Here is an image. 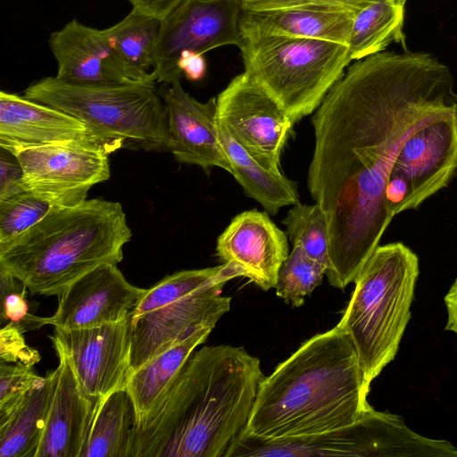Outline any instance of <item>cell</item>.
<instances>
[{"label": "cell", "mask_w": 457, "mask_h": 457, "mask_svg": "<svg viewBox=\"0 0 457 457\" xmlns=\"http://www.w3.org/2000/svg\"><path fill=\"white\" fill-rule=\"evenodd\" d=\"M455 112L450 70L425 53L381 52L358 60L325 96L312 118L307 185L327 220L332 287L354 281L392 220L385 189L403 143Z\"/></svg>", "instance_id": "cell-1"}, {"label": "cell", "mask_w": 457, "mask_h": 457, "mask_svg": "<svg viewBox=\"0 0 457 457\" xmlns=\"http://www.w3.org/2000/svg\"><path fill=\"white\" fill-rule=\"evenodd\" d=\"M264 377L244 347L195 350L157 409L136 426L129 457H226Z\"/></svg>", "instance_id": "cell-2"}, {"label": "cell", "mask_w": 457, "mask_h": 457, "mask_svg": "<svg viewBox=\"0 0 457 457\" xmlns=\"http://www.w3.org/2000/svg\"><path fill=\"white\" fill-rule=\"evenodd\" d=\"M356 351L337 325L313 336L262 380L245 433L305 437L348 426L371 406Z\"/></svg>", "instance_id": "cell-3"}, {"label": "cell", "mask_w": 457, "mask_h": 457, "mask_svg": "<svg viewBox=\"0 0 457 457\" xmlns=\"http://www.w3.org/2000/svg\"><path fill=\"white\" fill-rule=\"evenodd\" d=\"M131 236L118 202L54 205L32 228L0 244V267L32 294L60 295L95 268L121 262Z\"/></svg>", "instance_id": "cell-4"}, {"label": "cell", "mask_w": 457, "mask_h": 457, "mask_svg": "<svg viewBox=\"0 0 457 457\" xmlns=\"http://www.w3.org/2000/svg\"><path fill=\"white\" fill-rule=\"evenodd\" d=\"M419 271L411 249L402 242L389 243L375 249L353 281L337 325L352 341L368 386L398 352Z\"/></svg>", "instance_id": "cell-5"}, {"label": "cell", "mask_w": 457, "mask_h": 457, "mask_svg": "<svg viewBox=\"0 0 457 457\" xmlns=\"http://www.w3.org/2000/svg\"><path fill=\"white\" fill-rule=\"evenodd\" d=\"M23 96L79 119L113 151H169L167 112L155 82L80 86L46 77Z\"/></svg>", "instance_id": "cell-6"}, {"label": "cell", "mask_w": 457, "mask_h": 457, "mask_svg": "<svg viewBox=\"0 0 457 457\" xmlns=\"http://www.w3.org/2000/svg\"><path fill=\"white\" fill-rule=\"evenodd\" d=\"M245 72L295 122L317 110L345 73V45L240 29Z\"/></svg>", "instance_id": "cell-7"}, {"label": "cell", "mask_w": 457, "mask_h": 457, "mask_svg": "<svg viewBox=\"0 0 457 457\" xmlns=\"http://www.w3.org/2000/svg\"><path fill=\"white\" fill-rule=\"evenodd\" d=\"M457 170V112L425 124L403 143L389 172L385 204L393 219L445 187Z\"/></svg>", "instance_id": "cell-8"}, {"label": "cell", "mask_w": 457, "mask_h": 457, "mask_svg": "<svg viewBox=\"0 0 457 457\" xmlns=\"http://www.w3.org/2000/svg\"><path fill=\"white\" fill-rule=\"evenodd\" d=\"M10 153L23 170L24 188L54 205L79 204L93 186L110 178L111 151L99 143L62 142Z\"/></svg>", "instance_id": "cell-9"}, {"label": "cell", "mask_w": 457, "mask_h": 457, "mask_svg": "<svg viewBox=\"0 0 457 457\" xmlns=\"http://www.w3.org/2000/svg\"><path fill=\"white\" fill-rule=\"evenodd\" d=\"M239 0H186L161 21L153 72L156 83L180 81L178 62L185 52L204 54L241 45Z\"/></svg>", "instance_id": "cell-10"}, {"label": "cell", "mask_w": 457, "mask_h": 457, "mask_svg": "<svg viewBox=\"0 0 457 457\" xmlns=\"http://www.w3.org/2000/svg\"><path fill=\"white\" fill-rule=\"evenodd\" d=\"M217 120L262 167L279 170L280 156L295 121L245 71L217 96Z\"/></svg>", "instance_id": "cell-11"}, {"label": "cell", "mask_w": 457, "mask_h": 457, "mask_svg": "<svg viewBox=\"0 0 457 457\" xmlns=\"http://www.w3.org/2000/svg\"><path fill=\"white\" fill-rule=\"evenodd\" d=\"M131 315L87 328L54 327L51 340L57 354L67 359L83 390L93 398L103 400L126 387L132 373Z\"/></svg>", "instance_id": "cell-12"}, {"label": "cell", "mask_w": 457, "mask_h": 457, "mask_svg": "<svg viewBox=\"0 0 457 457\" xmlns=\"http://www.w3.org/2000/svg\"><path fill=\"white\" fill-rule=\"evenodd\" d=\"M229 277L149 312L131 315L132 372L203 328H214L230 310L231 298L222 295Z\"/></svg>", "instance_id": "cell-13"}, {"label": "cell", "mask_w": 457, "mask_h": 457, "mask_svg": "<svg viewBox=\"0 0 457 457\" xmlns=\"http://www.w3.org/2000/svg\"><path fill=\"white\" fill-rule=\"evenodd\" d=\"M49 46L57 63L56 78L80 86H111L155 82L153 71L130 68L116 53L104 29L76 19L53 32Z\"/></svg>", "instance_id": "cell-14"}, {"label": "cell", "mask_w": 457, "mask_h": 457, "mask_svg": "<svg viewBox=\"0 0 457 457\" xmlns=\"http://www.w3.org/2000/svg\"><path fill=\"white\" fill-rule=\"evenodd\" d=\"M145 291L129 283L116 264L100 265L62 291L46 325L78 329L116 322L133 312Z\"/></svg>", "instance_id": "cell-15"}, {"label": "cell", "mask_w": 457, "mask_h": 457, "mask_svg": "<svg viewBox=\"0 0 457 457\" xmlns=\"http://www.w3.org/2000/svg\"><path fill=\"white\" fill-rule=\"evenodd\" d=\"M167 112L169 151L180 163L197 165L207 174L214 167L232 173L220 135L216 97L201 103L180 81L158 87Z\"/></svg>", "instance_id": "cell-16"}, {"label": "cell", "mask_w": 457, "mask_h": 457, "mask_svg": "<svg viewBox=\"0 0 457 457\" xmlns=\"http://www.w3.org/2000/svg\"><path fill=\"white\" fill-rule=\"evenodd\" d=\"M216 254L222 263L235 266L242 277L267 291L275 288L289 254L287 237L266 212L245 211L219 236Z\"/></svg>", "instance_id": "cell-17"}, {"label": "cell", "mask_w": 457, "mask_h": 457, "mask_svg": "<svg viewBox=\"0 0 457 457\" xmlns=\"http://www.w3.org/2000/svg\"><path fill=\"white\" fill-rule=\"evenodd\" d=\"M89 141L113 149L79 119L51 106L0 92V147L9 152L54 143Z\"/></svg>", "instance_id": "cell-18"}, {"label": "cell", "mask_w": 457, "mask_h": 457, "mask_svg": "<svg viewBox=\"0 0 457 457\" xmlns=\"http://www.w3.org/2000/svg\"><path fill=\"white\" fill-rule=\"evenodd\" d=\"M59 356V375L36 457H80L102 400L89 396L71 366Z\"/></svg>", "instance_id": "cell-19"}, {"label": "cell", "mask_w": 457, "mask_h": 457, "mask_svg": "<svg viewBox=\"0 0 457 457\" xmlns=\"http://www.w3.org/2000/svg\"><path fill=\"white\" fill-rule=\"evenodd\" d=\"M354 12L344 8L308 4L291 8L241 11L240 29L331 41L347 46Z\"/></svg>", "instance_id": "cell-20"}, {"label": "cell", "mask_w": 457, "mask_h": 457, "mask_svg": "<svg viewBox=\"0 0 457 457\" xmlns=\"http://www.w3.org/2000/svg\"><path fill=\"white\" fill-rule=\"evenodd\" d=\"M212 329L207 327L197 330L131 373L126 388L135 405L136 426L145 422L157 409L191 353Z\"/></svg>", "instance_id": "cell-21"}, {"label": "cell", "mask_w": 457, "mask_h": 457, "mask_svg": "<svg viewBox=\"0 0 457 457\" xmlns=\"http://www.w3.org/2000/svg\"><path fill=\"white\" fill-rule=\"evenodd\" d=\"M58 375L57 367L41 378L0 424V457H36Z\"/></svg>", "instance_id": "cell-22"}, {"label": "cell", "mask_w": 457, "mask_h": 457, "mask_svg": "<svg viewBox=\"0 0 457 457\" xmlns=\"http://www.w3.org/2000/svg\"><path fill=\"white\" fill-rule=\"evenodd\" d=\"M220 135L230 162L232 173L244 193L258 202L264 211L275 215L288 205L299 203L298 187L280 170L262 167L223 128Z\"/></svg>", "instance_id": "cell-23"}, {"label": "cell", "mask_w": 457, "mask_h": 457, "mask_svg": "<svg viewBox=\"0 0 457 457\" xmlns=\"http://www.w3.org/2000/svg\"><path fill=\"white\" fill-rule=\"evenodd\" d=\"M136 424L127 388L113 391L100 402L80 457H129Z\"/></svg>", "instance_id": "cell-24"}, {"label": "cell", "mask_w": 457, "mask_h": 457, "mask_svg": "<svg viewBox=\"0 0 457 457\" xmlns=\"http://www.w3.org/2000/svg\"><path fill=\"white\" fill-rule=\"evenodd\" d=\"M405 0H378L354 14L348 47L352 60L381 53L391 43L404 45Z\"/></svg>", "instance_id": "cell-25"}, {"label": "cell", "mask_w": 457, "mask_h": 457, "mask_svg": "<svg viewBox=\"0 0 457 457\" xmlns=\"http://www.w3.org/2000/svg\"><path fill=\"white\" fill-rule=\"evenodd\" d=\"M160 29L161 21L132 9L104 32L126 64L136 71L149 72L154 65Z\"/></svg>", "instance_id": "cell-26"}, {"label": "cell", "mask_w": 457, "mask_h": 457, "mask_svg": "<svg viewBox=\"0 0 457 457\" xmlns=\"http://www.w3.org/2000/svg\"><path fill=\"white\" fill-rule=\"evenodd\" d=\"M229 277H242L241 271L233 265H221L187 270L169 275L145 289L137 305L132 312V316H138L177 301L195 290L219 279Z\"/></svg>", "instance_id": "cell-27"}, {"label": "cell", "mask_w": 457, "mask_h": 457, "mask_svg": "<svg viewBox=\"0 0 457 457\" xmlns=\"http://www.w3.org/2000/svg\"><path fill=\"white\" fill-rule=\"evenodd\" d=\"M293 245H299L312 259L329 267L328 237L325 214L318 204H294L282 220Z\"/></svg>", "instance_id": "cell-28"}, {"label": "cell", "mask_w": 457, "mask_h": 457, "mask_svg": "<svg viewBox=\"0 0 457 457\" xmlns=\"http://www.w3.org/2000/svg\"><path fill=\"white\" fill-rule=\"evenodd\" d=\"M326 272L324 265L312 259L299 245H293L279 270L276 295L286 303L300 307L305 296L320 285Z\"/></svg>", "instance_id": "cell-29"}, {"label": "cell", "mask_w": 457, "mask_h": 457, "mask_svg": "<svg viewBox=\"0 0 457 457\" xmlns=\"http://www.w3.org/2000/svg\"><path fill=\"white\" fill-rule=\"evenodd\" d=\"M54 206L37 194L23 190L0 199V244L39 222Z\"/></svg>", "instance_id": "cell-30"}, {"label": "cell", "mask_w": 457, "mask_h": 457, "mask_svg": "<svg viewBox=\"0 0 457 457\" xmlns=\"http://www.w3.org/2000/svg\"><path fill=\"white\" fill-rule=\"evenodd\" d=\"M42 377L23 363L0 364V424L4 422Z\"/></svg>", "instance_id": "cell-31"}, {"label": "cell", "mask_w": 457, "mask_h": 457, "mask_svg": "<svg viewBox=\"0 0 457 457\" xmlns=\"http://www.w3.org/2000/svg\"><path fill=\"white\" fill-rule=\"evenodd\" d=\"M1 317L15 323L22 331L44 326V320L29 314L24 297L26 287L15 277L0 267Z\"/></svg>", "instance_id": "cell-32"}, {"label": "cell", "mask_w": 457, "mask_h": 457, "mask_svg": "<svg viewBox=\"0 0 457 457\" xmlns=\"http://www.w3.org/2000/svg\"><path fill=\"white\" fill-rule=\"evenodd\" d=\"M0 357L1 362L20 360L21 363L28 366H31L40 359L37 351L26 345L22 330L13 322H10L1 329Z\"/></svg>", "instance_id": "cell-33"}, {"label": "cell", "mask_w": 457, "mask_h": 457, "mask_svg": "<svg viewBox=\"0 0 457 457\" xmlns=\"http://www.w3.org/2000/svg\"><path fill=\"white\" fill-rule=\"evenodd\" d=\"M12 154L1 148L0 154V199L26 190L23 184V170L14 156L12 160Z\"/></svg>", "instance_id": "cell-34"}, {"label": "cell", "mask_w": 457, "mask_h": 457, "mask_svg": "<svg viewBox=\"0 0 457 457\" xmlns=\"http://www.w3.org/2000/svg\"><path fill=\"white\" fill-rule=\"evenodd\" d=\"M184 1L186 0H129L133 10L154 17L161 21Z\"/></svg>", "instance_id": "cell-35"}, {"label": "cell", "mask_w": 457, "mask_h": 457, "mask_svg": "<svg viewBox=\"0 0 457 457\" xmlns=\"http://www.w3.org/2000/svg\"><path fill=\"white\" fill-rule=\"evenodd\" d=\"M242 10L266 12L313 4L312 0H239Z\"/></svg>", "instance_id": "cell-36"}, {"label": "cell", "mask_w": 457, "mask_h": 457, "mask_svg": "<svg viewBox=\"0 0 457 457\" xmlns=\"http://www.w3.org/2000/svg\"><path fill=\"white\" fill-rule=\"evenodd\" d=\"M178 65L182 74L189 80H199L205 74L206 63L203 54L185 52L181 54Z\"/></svg>", "instance_id": "cell-37"}, {"label": "cell", "mask_w": 457, "mask_h": 457, "mask_svg": "<svg viewBox=\"0 0 457 457\" xmlns=\"http://www.w3.org/2000/svg\"><path fill=\"white\" fill-rule=\"evenodd\" d=\"M445 304L447 311L445 329L457 334V278L445 296Z\"/></svg>", "instance_id": "cell-38"}, {"label": "cell", "mask_w": 457, "mask_h": 457, "mask_svg": "<svg viewBox=\"0 0 457 457\" xmlns=\"http://www.w3.org/2000/svg\"><path fill=\"white\" fill-rule=\"evenodd\" d=\"M376 1L378 0H312V3L337 6L355 13Z\"/></svg>", "instance_id": "cell-39"}]
</instances>
